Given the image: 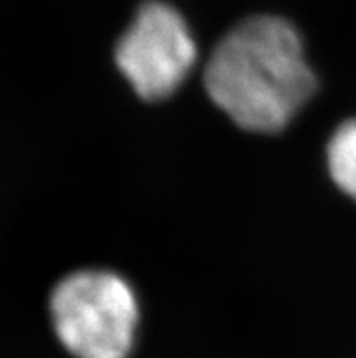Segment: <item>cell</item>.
<instances>
[{"label":"cell","mask_w":356,"mask_h":358,"mask_svg":"<svg viewBox=\"0 0 356 358\" xmlns=\"http://www.w3.org/2000/svg\"><path fill=\"white\" fill-rule=\"evenodd\" d=\"M315 86L302 36L275 15H255L236 24L206 64L208 95L248 131L284 129Z\"/></svg>","instance_id":"6da1fadb"},{"label":"cell","mask_w":356,"mask_h":358,"mask_svg":"<svg viewBox=\"0 0 356 358\" xmlns=\"http://www.w3.org/2000/svg\"><path fill=\"white\" fill-rule=\"evenodd\" d=\"M327 166L334 184L356 200V118L343 122L331 136Z\"/></svg>","instance_id":"277c9868"},{"label":"cell","mask_w":356,"mask_h":358,"mask_svg":"<svg viewBox=\"0 0 356 358\" xmlns=\"http://www.w3.org/2000/svg\"><path fill=\"white\" fill-rule=\"evenodd\" d=\"M197 57L190 24L162 0H148L136 9L115 50L122 75L145 100H162L180 87Z\"/></svg>","instance_id":"3957f363"},{"label":"cell","mask_w":356,"mask_h":358,"mask_svg":"<svg viewBox=\"0 0 356 358\" xmlns=\"http://www.w3.org/2000/svg\"><path fill=\"white\" fill-rule=\"evenodd\" d=\"M51 320L75 358H127L135 344L138 302L120 275L84 269L60 280L51 295Z\"/></svg>","instance_id":"7a4b0ae2"}]
</instances>
